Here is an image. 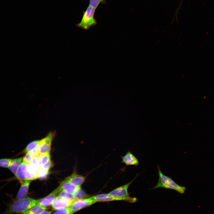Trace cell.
Masks as SVG:
<instances>
[{"instance_id": "6da1fadb", "label": "cell", "mask_w": 214, "mask_h": 214, "mask_svg": "<svg viewBox=\"0 0 214 214\" xmlns=\"http://www.w3.org/2000/svg\"><path fill=\"white\" fill-rule=\"evenodd\" d=\"M38 204L37 200L29 197L17 200L11 204L4 214H22Z\"/></svg>"}, {"instance_id": "7a4b0ae2", "label": "cell", "mask_w": 214, "mask_h": 214, "mask_svg": "<svg viewBox=\"0 0 214 214\" xmlns=\"http://www.w3.org/2000/svg\"><path fill=\"white\" fill-rule=\"evenodd\" d=\"M157 167L159 179L157 185L151 189H155L161 188L173 190L182 194L185 193L186 189L185 187L181 186L177 184L171 178L163 174L158 166Z\"/></svg>"}, {"instance_id": "3957f363", "label": "cell", "mask_w": 214, "mask_h": 214, "mask_svg": "<svg viewBox=\"0 0 214 214\" xmlns=\"http://www.w3.org/2000/svg\"><path fill=\"white\" fill-rule=\"evenodd\" d=\"M16 178L20 181L31 180L37 178V172L30 167L29 163L24 161L21 163L15 174Z\"/></svg>"}, {"instance_id": "277c9868", "label": "cell", "mask_w": 214, "mask_h": 214, "mask_svg": "<svg viewBox=\"0 0 214 214\" xmlns=\"http://www.w3.org/2000/svg\"><path fill=\"white\" fill-rule=\"evenodd\" d=\"M95 9L89 6L86 11L84 12L81 21L76 25V26L83 29L87 30L96 25L97 22L94 18Z\"/></svg>"}, {"instance_id": "5b68a950", "label": "cell", "mask_w": 214, "mask_h": 214, "mask_svg": "<svg viewBox=\"0 0 214 214\" xmlns=\"http://www.w3.org/2000/svg\"><path fill=\"white\" fill-rule=\"evenodd\" d=\"M92 201L97 202H104L112 201H125L131 203L136 202L138 199L136 197L130 196L125 198H117L114 197L108 194H98L89 198Z\"/></svg>"}, {"instance_id": "8992f818", "label": "cell", "mask_w": 214, "mask_h": 214, "mask_svg": "<svg viewBox=\"0 0 214 214\" xmlns=\"http://www.w3.org/2000/svg\"><path fill=\"white\" fill-rule=\"evenodd\" d=\"M54 133L50 132L44 138L40 140L38 146V152L41 154L50 152Z\"/></svg>"}, {"instance_id": "52a82bcc", "label": "cell", "mask_w": 214, "mask_h": 214, "mask_svg": "<svg viewBox=\"0 0 214 214\" xmlns=\"http://www.w3.org/2000/svg\"><path fill=\"white\" fill-rule=\"evenodd\" d=\"M96 202L92 201L89 198L86 199H76L70 206L71 210L73 213L80 210L91 205Z\"/></svg>"}, {"instance_id": "ba28073f", "label": "cell", "mask_w": 214, "mask_h": 214, "mask_svg": "<svg viewBox=\"0 0 214 214\" xmlns=\"http://www.w3.org/2000/svg\"><path fill=\"white\" fill-rule=\"evenodd\" d=\"M135 178L131 182L115 188L108 193L112 196L117 198H125L129 197L128 189L130 185L133 181Z\"/></svg>"}, {"instance_id": "9c48e42d", "label": "cell", "mask_w": 214, "mask_h": 214, "mask_svg": "<svg viewBox=\"0 0 214 214\" xmlns=\"http://www.w3.org/2000/svg\"><path fill=\"white\" fill-rule=\"evenodd\" d=\"M60 191L59 186L46 197L37 200L38 204L46 207L52 204L58 193Z\"/></svg>"}, {"instance_id": "30bf717a", "label": "cell", "mask_w": 214, "mask_h": 214, "mask_svg": "<svg viewBox=\"0 0 214 214\" xmlns=\"http://www.w3.org/2000/svg\"><path fill=\"white\" fill-rule=\"evenodd\" d=\"M73 202L67 201L58 196L55 198L51 204L52 209L57 210L63 208L70 207Z\"/></svg>"}, {"instance_id": "8fae6325", "label": "cell", "mask_w": 214, "mask_h": 214, "mask_svg": "<svg viewBox=\"0 0 214 214\" xmlns=\"http://www.w3.org/2000/svg\"><path fill=\"white\" fill-rule=\"evenodd\" d=\"M59 187L60 191H63L74 194L81 188L80 186L72 184L66 179L61 183Z\"/></svg>"}, {"instance_id": "7c38bea8", "label": "cell", "mask_w": 214, "mask_h": 214, "mask_svg": "<svg viewBox=\"0 0 214 214\" xmlns=\"http://www.w3.org/2000/svg\"><path fill=\"white\" fill-rule=\"evenodd\" d=\"M31 180H25L21 182V185L17 194L16 198L20 200L26 198L28 193Z\"/></svg>"}, {"instance_id": "4fadbf2b", "label": "cell", "mask_w": 214, "mask_h": 214, "mask_svg": "<svg viewBox=\"0 0 214 214\" xmlns=\"http://www.w3.org/2000/svg\"><path fill=\"white\" fill-rule=\"evenodd\" d=\"M122 162L127 166H137L139 164L138 159L130 152H128L124 156L122 157Z\"/></svg>"}, {"instance_id": "5bb4252c", "label": "cell", "mask_w": 214, "mask_h": 214, "mask_svg": "<svg viewBox=\"0 0 214 214\" xmlns=\"http://www.w3.org/2000/svg\"><path fill=\"white\" fill-rule=\"evenodd\" d=\"M85 177L74 173L66 179L72 184L78 186H80L84 182Z\"/></svg>"}, {"instance_id": "9a60e30c", "label": "cell", "mask_w": 214, "mask_h": 214, "mask_svg": "<svg viewBox=\"0 0 214 214\" xmlns=\"http://www.w3.org/2000/svg\"><path fill=\"white\" fill-rule=\"evenodd\" d=\"M23 160L22 157L12 159L9 168L10 171L15 175L18 168L21 163Z\"/></svg>"}, {"instance_id": "2e32d148", "label": "cell", "mask_w": 214, "mask_h": 214, "mask_svg": "<svg viewBox=\"0 0 214 214\" xmlns=\"http://www.w3.org/2000/svg\"><path fill=\"white\" fill-rule=\"evenodd\" d=\"M46 209V207L37 204L21 214H40Z\"/></svg>"}, {"instance_id": "e0dca14e", "label": "cell", "mask_w": 214, "mask_h": 214, "mask_svg": "<svg viewBox=\"0 0 214 214\" xmlns=\"http://www.w3.org/2000/svg\"><path fill=\"white\" fill-rule=\"evenodd\" d=\"M59 196L67 201L71 202H73L76 199L74 194L63 191H61L59 192Z\"/></svg>"}, {"instance_id": "ac0fdd59", "label": "cell", "mask_w": 214, "mask_h": 214, "mask_svg": "<svg viewBox=\"0 0 214 214\" xmlns=\"http://www.w3.org/2000/svg\"><path fill=\"white\" fill-rule=\"evenodd\" d=\"M50 160V152L43 154L41 157L38 160V164L39 167H41L42 165Z\"/></svg>"}, {"instance_id": "d6986e66", "label": "cell", "mask_w": 214, "mask_h": 214, "mask_svg": "<svg viewBox=\"0 0 214 214\" xmlns=\"http://www.w3.org/2000/svg\"><path fill=\"white\" fill-rule=\"evenodd\" d=\"M40 140L32 141L29 143L25 149L24 152H28L32 150L37 147Z\"/></svg>"}, {"instance_id": "ffe728a7", "label": "cell", "mask_w": 214, "mask_h": 214, "mask_svg": "<svg viewBox=\"0 0 214 214\" xmlns=\"http://www.w3.org/2000/svg\"><path fill=\"white\" fill-rule=\"evenodd\" d=\"M48 171L45 170L41 167H40L37 171V178L40 179L46 178L48 174Z\"/></svg>"}, {"instance_id": "44dd1931", "label": "cell", "mask_w": 214, "mask_h": 214, "mask_svg": "<svg viewBox=\"0 0 214 214\" xmlns=\"http://www.w3.org/2000/svg\"><path fill=\"white\" fill-rule=\"evenodd\" d=\"M70 207L57 210L53 214H73Z\"/></svg>"}, {"instance_id": "7402d4cb", "label": "cell", "mask_w": 214, "mask_h": 214, "mask_svg": "<svg viewBox=\"0 0 214 214\" xmlns=\"http://www.w3.org/2000/svg\"><path fill=\"white\" fill-rule=\"evenodd\" d=\"M12 159L9 158L0 159V167L9 168Z\"/></svg>"}, {"instance_id": "603a6c76", "label": "cell", "mask_w": 214, "mask_h": 214, "mask_svg": "<svg viewBox=\"0 0 214 214\" xmlns=\"http://www.w3.org/2000/svg\"><path fill=\"white\" fill-rule=\"evenodd\" d=\"M29 165L33 170L36 171H37L39 166L38 164V160L35 156L33 158Z\"/></svg>"}, {"instance_id": "cb8c5ba5", "label": "cell", "mask_w": 214, "mask_h": 214, "mask_svg": "<svg viewBox=\"0 0 214 214\" xmlns=\"http://www.w3.org/2000/svg\"><path fill=\"white\" fill-rule=\"evenodd\" d=\"M106 0H90L89 6L96 9L101 3L105 2Z\"/></svg>"}, {"instance_id": "d4e9b609", "label": "cell", "mask_w": 214, "mask_h": 214, "mask_svg": "<svg viewBox=\"0 0 214 214\" xmlns=\"http://www.w3.org/2000/svg\"><path fill=\"white\" fill-rule=\"evenodd\" d=\"M76 199H81L85 198L86 196L85 192L81 188L74 194Z\"/></svg>"}, {"instance_id": "484cf974", "label": "cell", "mask_w": 214, "mask_h": 214, "mask_svg": "<svg viewBox=\"0 0 214 214\" xmlns=\"http://www.w3.org/2000/svg\"><path fill=\"white\" fill-rule=\"evenodd\" d=\"M34 157L29 152H27L23 158V161L30 164Z\"/></svg>"}, {"instance_id": "4316f807", "label": "cell", "mask_w": 214, "mask_h": 214, "mask_svg": "<svg viewBox=\"0 0 214 214\" xmlns=\"http://www.w3.org/2000/svg\"><path fill=\"white\" fill-rule=\"evenodd\" d=\"M52 163L50 160L41 166V167L46 171H49L51 166Z\"/></svg>"}, {"instance_id": "83f0119b", "label": "cell", "mask_w": 214, "mask_h": 214, "mask_svg": "<svg viewBox=\"0 0 214 214\" xmlns=\"http://www.w3.org/2000/svg\"><path fill=\"white\" fill-rule=\"evenodd\" d=\"M29 152L31 155L34 157L38 152V147Z\"/></svg>"}, {"instance_id": "f1b7e54d", "label": "cell", "mask_w": 214, "mask_h": 214, "mask_svg": "<svg viewBox=\"0 0 214 214\" xmlns=\"http://www.w3.org/2000/svg\"><path fill=\"white\" fill-rule=\"evenodd\" d=\"M51 212L45 211L40 214H51Z\"/></svg>"}]
</instances>
